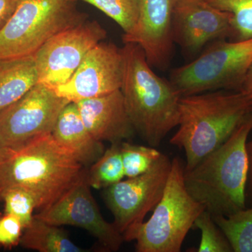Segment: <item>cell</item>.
Masks as SVG:
<instances>
[{
    "instance_id": "obj_1",
    "label": "cell",
    "mask_w": 252,
    "mask_h": 252,
    "mask_svg": "<svg viewBox=\"0 0 252 252\" xmlns=\"http://www.w3.org/2000/svg\"><path fill=\"white\" fill-rule=\"evenodd\" d=\"M86 172L51 133L0 147V201L10 189H22L33 195L36 210L41 211L84 178Z\"/></svg>"
},
{
    "instance_id": "obj_2",
    "label": "cell",
    "mask_w": 252,
    "mask_h": 252,
    "mask_svg": "<svg viewBox=\"0 0 252 252\" xmlns=\"http://www.w3.org/2000/svg\"><path fill=\"white\" fill-rule=\"evenodd\" d=\"M252 114V97L220 90L181 97L178 130L172 145L185 151V171L222 145Z\"/></svg>"
},
{
    "instance_id": "obj_3",
    "label": "cell",
    "mask_w": 252,
    "mask_h": 252,
    "mask_svg": "<svg viewBox=\"0 0 252 252\" xmlns=\"http://www.w3.org/2000/svg\"><path fill=\"white\" fill-rule=\"evenodd\" d=\"M124 74L121 91L136 133L157 147L178 126L182 96L170 81L157 75L143 50L132 43L122 48Z\"/></svg>"
},
{
    "instance_id": "obj_4",
    "label": "cell",
    "mask_w": 252,
    "mask_h": 252,
    "mask_svg": "<svg viewBox=\"0 0 252 252\" xmlns=\"http://www.w3.org/2000/svg\"><path fill=\"white\" fill-rule=\"evenodd\" d=\"M251 117L224 143L184 173L186 189L212 215L229 216L247 207V142Z\"/></svg>"
},
{
    "instance_id": "obj_5",
    "label": "cell",
    "mask_w": 252,
    "mask_h": 252,
    "mask_svg": "<svg viewBox=\"0 0 252 252\" xmlns=\"http://www.w3.org/2000/svg\"><path fill=\"white\" fill-rule=\"evenodd\" d=\"M184 173L185 167L175 158L152 217L124 235L125 241L136 242V252H180L194 222L206 210L186 189Z\"/></svg>"
},
{
    "instance_id": "obj_6",
    "label": "cell",
    "mask_w": 252,
    "mask_h": 252,
    "mask_svg": "<svg viewBox=\"0 0 252 252\" xmlns=\"http://www.w3.org/2000/svg\"><path fill=\"white\" fill-rule=\"evenodd\" d=\"M86 20L75 0H21L0 29V59L34 56L60 32Z\"/></svg>"
},
{
    "instance_id": "obj_7",
    "label": "cell",
    "mask_w": 252,
    "mask_h": 252,
    "mask_svg": "<svg viewBox=\"0 0 252 252\" xmlns=\"http://www.w3.org/2000/svg\"><path fill=\"white\" fill-rule=\"evenodd\" d=\"M252 66V38L214 41L193 61L172 71L182 97L210 91H241Z\"/></svg>"
},
{
    "instance_id": "obj_8",
    "label": "cell",
    "mask_w": 252,
    "mask_h": 252,
    "mask_svg": "<svg viewBox=\"0 0 252 252\" xmlns=\"http://www.w3.org/2000/svg\"><path fill=\"white\" fill-rule=\"evenodd\" d=\"M171 167L172 160L162 154L148 172L104 189V201L123 237L153 211L163 195Z\"/></svg>"
},
{
    "instance_id": "obj_9",
    "label": "cell",
    "mask_w": 252,
    "mask_h": 252,
    "mask_svg": "<svg viewBox=\"0 0 252 252\" xmlns=\"http://www.w3.org/2000/svg\"><path fill=\"white\" fill-rule=\"evenodd\" d=\"M106 37L107 31L96 21L60 32L34 55L38 83L54 89L67 82L89 51Z\"/></svg>"
},
{
    "instance_id": "obj_10",
    "label": "cell",
    "mask_w": 252,
    "mask_h": 252,
    "mask_svg": "<svg viewBox=\"0 0 252 252\" xmlns=\"http://www.w3.org/2000/svg\"><path fill=\"white\" fill-rule=\"evenodd\" d=\"M69 101L38 83L21 99L0 112V147H11L51 133Z\"/></svg>"
},
{
    "instance_id": "obj_11",
    "label": "cell",
    "mask_w": 252,
    "mask_h": 252,
    "mask_svg": "<svg viewBox=\"0 0 252 252\" xmlns=\"http://www.w3.org/2000/svg\"><path fill=\"white\" fill-rule=\"evenodd\" d=\"M86 176L56 203L34 216L58 226L82 228L97 239L104 251L117 252L125 240L114 223H109L102 217Z\"/></svg>"
},
{
    "instance_id": "obj_12",
    "label": "cell",
    "mask_w": 252,
    "mask_h": 252,
    "mask_svg": "<svg viewBox=\"0 0 252 252\" xmlns=\"http://www.w3.org/2000/svg\"><path fill=\"white\" fill-rule=\"evenodd\" d=\"M124 65L122 48L101 41L86 54L72 77L53 90L72 102L111 94L122 87Z\"/></svg>"
},
{
    "instance_id": "obj_13",
    "label": "cell",
    "mask_w": 252,
    "mask_h": 252,
    "mask_svg": "<svg viewBox=\"0 0 252 252\" xmlns=\"http://www.w3.org/2000/svg\"><path fill=\"white\" fill-rule=\"evenodd\" d=\"M174 43L189 54H198L214 41L235 39L233 16L205 0H175L172 18Z\"/></svg>"
},
{
    "instance_id": "obj_14",
    "label": "cell",
    "mask_w": 252,
    "mask_h": 252,
    "mask_svg": "<svg viewBox=\"0 0 252 252\" xmlns=\"http://www.w3.org/2000/svg\"><path fill=\"white\" fill-rule=\"evenodd\" d=\"M175 0H140L135 29L123 40L140 46L151 65L165 70L173 55L172 18Z\"/></svg>"
},
{
    "instance_id": "obj_15",
    "label": "cell",
    "mask_w": 252,
    "mask_h": 252,
    "mask_svg": "<svg viewBox=\"0 0 252 252\" xmlns=\"http://www.w3.org/2000/svg\"><path fill=\"white\" fill-rule=\"evenodd\" d=\"M91 135L99 142L130 141L136 132L126 111L121 90L75 102Z\"/></svg>"
},
{
    "instance_id": "obj_16",
    "label": "cell",
    "mask_w": 252,
    "mask_h": 252,
    "mask_svg": "<svg viewBox=\"0 0 252 252\" xmlns=\"http://www.w3.org/2000/svg\"><path fill=\"white\" fill-rule=\"evenodd\" d=\"M51 134L86 168L105 151L102 142L95 140L88 130L75 102H69L63 109Z\"/></svg>"
},
{
    "instance_id": "obj_17",
    "label": "cell",
    "mask_w": 252,
    "mask_h": 252,
    "mask_svg": "<svg viewBox=\"0 0 252 252\" xmlns=\"http://www.w3.org/2000/svg\"><path fill=\"white\" fill-rule=\"evenodd\" d=\"M38 84L34 56L0 59V112Z\"/></svg>"
},
{
    "instance_id": "obj_18",
    "label": "cell",
    "mask_w": 252,
    "mask_h": 252,
    "mask_svg": "<svg viewBox=\"0 0 252 252\" xmlns=\"http://www.w3.org/2000/svg\"><path fill=\"white\" fill-rule=\"evenodd\" d=\"M20 245L39 252H86L77 246L61 226L51 224L34 216L25 228Z\"/></svg>"
},
{
    "instance_id": "obj_19",
    "label": "cell",
    "mask_w": 252,
    "mask_h": 252,
    "mask_svg": "<svg viewBox=\"0 0 252 252\" xmlns=\"http://www.w3.org/2000/svg\"><path fill=\"white\" fill-rule=\"evenodd\" d=\"M121 143L112 144L88 169L86 179L91 188L105 189L124 180L125 172Z\"/></svg>"
},
{
    "instance_id": "obj_20",
    "label": "cell",
    "mask_w": 252,
    "mask_h": 252,
    "mask_svg": "<svg viewBox=\"0 0 252 252\" xmlns=\"http://www.w3.org/2000/svg\"><path fill=\"white\" fill-rule=\"evenodd\" d=\"M212 217L228 239L233 252H252V207L229 216Z\"/></svg>"
},
{
    "instance_id": "obj_21",
    "label": "cell",
    "mask_w": 252,
    "mask_h": 252,
    "mask_svg": "<svg viewBox=\"0 0 252 252\" xmlns=\"http://www.w3.org/2000/svg\"><path fill=\"white\" fill-rule=\"evenodd\" d=\"M114 20L124 34L133 31L140 16V0H81Z\"/></svg>"
},
{
    "instance_id": "obj_22",
    "label": "cell",
    "mask_w": 252,
    "mask_h": 252,
    "mask_svg": "<svg viewBox=\"0 0 252 252\" xmlns=\"http://www.w3.org/2000/svg\"><path fill=\"white\" fill-rule=\"evenodd\" d=\"M121 152L125 177L127 178L148 172L162 154L156 147L137 145L129 141L121 143Z\"/></svg>"
},
{
    "instance_id": "obj_23",
    "label": "cell",
    "mask_w": 252,
    "mask_h": 252,
    "mask_svg": "<svg viewBox=\"0 0 252 252\" xmlns=\"http://www.w3.org/2000/svg\"><path fill=\"white\" fill-rule=\"evenodd\" d=\"M215 9L233 16L235 40L252 38V0H205Z\"/></svg>"
},
{
    "instance_id": "obj_24",
    "label": "cell",
    "mask_w": 252,
    "mask_h": 252,
    "mask_svg": "<svg viewBox=\"0 0 252 252\" xmlns=\"http://www.w3.org/2000/svg\"><path fill=\"white\" fill-rule=\"evenodd\" d=\"M193 227L201 233L198 252H232L228 239L214 220L212 215L204 210L194 222Z\"/></svg>"
},
{
    "instance_id": "obj_25",
    "label": "cell",
    "mask_w": 252,
    "mask_h": 252,
    "mask_svg": "<svg viewBox=\"0 0 252 252\" xmlns=\"http://www.w3.org/2000/svg\"><path fill=\"white\" fill-rule=\"evenodd\" d=\"M4 213L17 217L24 229L31 223L36 210L35 199L31 193L22 189H13L6 191L3 196Z\"/></svg>"
},
{
    "instance_id": "obj_26",
    "label": "cell",
    "mask_w": 252,
    "mask_h": 252,
    "mask_svg": "<svg viewBox=\"0 0 252 252\" xmlns=\"http://www.w3.org/2000/svg\"><path fill=\"white\" fill-rule=\"evenodd\" d=\"M24 227L17 217L4 213L0 216V247L11 249L20 245Z\"/></svg>"
},
{
    "instance_id": "obj_27",
    "label": "cell",
    "mask_w": 252,
    "mask_h": 252,
    "mask_svg": "<svg viewBox=\"0 0 252 252\" xmlns=\"http://www.w3.org/2000/svg\"><path fill=\"white\" fill-rule=\"evenodd\" d=\"M21 0H0V29L17 9Z\"/></svg>"
},
{
    "instance_id": "obj_28",
    "label": "cell",
    "mask_w": 252,
    "mask_h": 252,
    "mask_svg": "<svg viewBox=\"0 0 252 252\" xmlns=\"http://www.w3.org/2000/svg\"><path fill=\"white\" fill-rule=\"evenodd\" d=\"M251 132H252V114L251 118ZM247 152L249 160V172L248 184H247L246 198L247 204L252 207V138L247 142Z\"/></svg>"
},
{
    "instance_id": "obj_29",
    "label": "cell",
    "mask_w": 252,
    "mask_h": 252,
    "mask_svg": "<svg viewBox=\"0 0 252 252\" xmlns=\"http://www.w3.org/2000/svg\"><path fill=\"white\" fill-rule=\"evenodd\" d=\"M241 91L252 97V66L248 76H247L246 80L245 81V84H244Z\"/></svg>"
}]
</instances>
